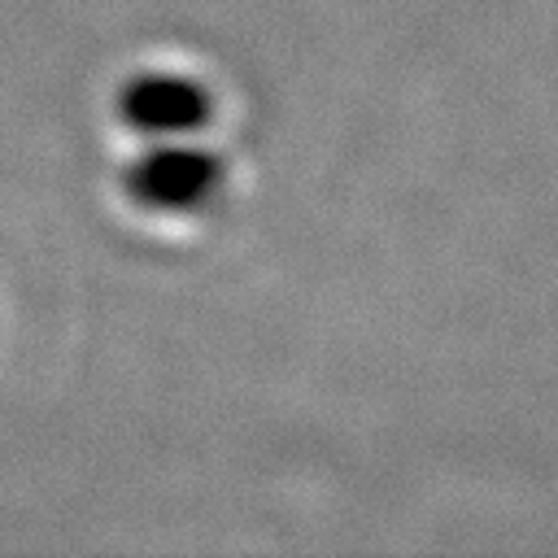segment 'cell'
<instances>
[{"instance_id":"6da1fadb","label":"cell","mask_w":558,"mask_h":558,"mask_svg":"<svg viewBox=\"0 0 558 558\" xmlns=\"http://www.w3.org/2000/svg\"><path fill=\"white\" fill-rule=\"evenodd\" d=\"M222 183V161L187 140H157L131 166V196L153 214H192Z\"/></svg>"},{"instance_id":"7a4b0ae2","label":"cell","mask_w":558,"mask_h":558,"mask_svg":"<svg viewBox=\"0 0 558 558\" xmlns=\"http://www.w3.org/2000/svg\"><path fill=\"white\" fill-rule=\"evenodd\" d=\"M118 113L144 140H192L209 122V96L187 74H135L118 92Z\"/></svg>"}]
</instances>
